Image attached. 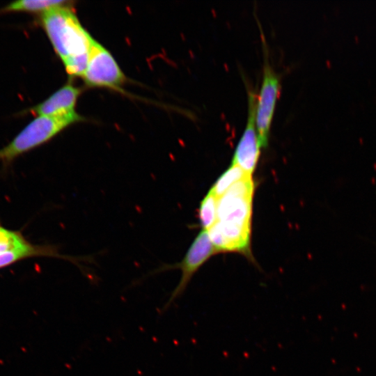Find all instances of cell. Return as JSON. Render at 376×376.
I'll list each match as a JSON object with an SVG mask.
<instances>
[{"mask_svg": "<svg viewBox=\"0 0 376 376\" xmlns=\"http://www.w3.org/2000/svg\"><path fill=\"white\" fill-rule=\"evenodd\" d=\"M40 22L62 62L89 54L94 39L82 26L70 6L47 11L41 15Z\"/></svg>", "mask_w": 376, "mask_h": 376, "instance_id": "1", "label": "cell"}, {"mask_svg": "<svg viewBox=\"0 0 376 376\" xmlns=\"http://www.w3.org/2000/svg\"><path fill=\"white\" fill-rule=\"evenodd\" d=\"M77 112L61 116H36L6 146L0 149V162H10L48 142L68 127L82 121Z\"/></svg>", "mask_w": 376, "mask_h": 376, "instance_id": "2", "label": "cell"}, {"mask_svg": "<svg viewBox=\"0 0 376 376\" xmlns=\"http://www.w3.org/2000/svg\"><path fill=\"white\" fill-rule=\"evenodd\" d=\"M254 186L252 176H249L235 183L219 198L217 221L251 230Z\"/></svg>", "mask_w": 376, "mask_h": 376, "instance_id": "3", "label": "cell"}, {"mask_svg": "<svg viewBox=\"0 0 376 376\" xmlns=\"http://www.w3.org/2000/svg\"><path fill=\"white\" fill-rule=\"evenodd\" d=\"M264 54L263 77L256 99V123L261 148L268 145L269 132L281 89V79Z\"/></svg>", "mask_w": 376, "mask_h": 376, "instance_id": "4", "label": "cell"}, {"mask_svg": "<svg viewBox=\"0 0 376 376\" xmlns=\"http://www.w3.org/2000/svg\"><path fill=\"white\" fill-rule=\"evenodd\" d=\"M91 87L120 90L125 76L111 54L101 44L93 40L89 52L86 70L82 77Z\"/></svg>", "mask_w": 376, "mask_h": 376, "instance_id": "5", "label": "cell"}, {"mask_svg": "<svg viewBox=\"0 0 376 376\" xmlns=\"http://www.w3.org/2000/svg\"><path fill=\"white\" fill-rule=\"evenodd\" d=\"M217 252L212 244L207 231L202 230L196 237L181 262L169 266H164L155 271V273L170 269H179L181 271L180 280L162 308L164 312L170 308L173 302L180 297L187 288L190 280L198 269L214 254Z\"/></svg>", "mask_w": 376, "mask_h": 376, "instance_id": "6", "label": "cell"}, {"mask_svg": "<svg viewBox=\"0 0 376 376\" xmlns=\"http://www.w3.org/2000/svg\"><path fill=\"white\" fill-rule=\"evenodd\" d=\"M248 95L247 120L236 146L232 164L237 165L249 175H252L259 159L261 146L256 123L257 95L253 91H249Z\"/></svg>", "mask_w": 376, "mask_h": 376, "instance_id": "7", "label": "cell"}, {"mask_svg": "<svg viewBox=\"0 0 376 376\" xmlns=\"http://www.w3.org/2000/svg\"><path fill=\"white\" fill-rule=\"evenodd\" d=\"M81 89L67 84L44 101L29 109L27 112L36 116H61L75 113V107Z\"/></svg>", "mask_w": 376, "mask_h": 376, "instance_id": "8", "label": "cell"}, {"mask_svg": "<svg viewBox=\"0 0 376 376\" xmlns=\"http://www.w3.org/2000/svg\"><path fill=\"white\" fill-rule=\"evenodd\" d=\"M52 257L68 260L80 266L81 260L86 258L63 255L54 245H37L29 242L25 245L0 253V268L5 267L19 260L32 257Z\"/></svg>", "mask_w": 376, "mask_h": 376, "instance_id": "9", "label": "cell"}, {"mask_svg": "<svg viewBox=\"0 0 376 376\" xmlns=\"http://www.w3.org/2000/svg\"><path fill=\"white\" fill-rule=\"evenodd\" d=\"M70 1L61 0H20L6 5L2 13H43L52 9L70 6Z\"/></svg>", "mask_w": 376, "mask_h": 376, "instance_id": "10", "label": "cell"}, {"mask_svg": "<svg viewBox=\"0 0 376 376\" xmlns=\"http://www.w3.org/2000/svg\"><path fill=\"white\" fill-rule=\"evenodd\" d=\"M249 176L242 169L235 164L231 165L216 180L210 191L217 197L222 196L235 183Z\"/></svg>", "mask_w": 376, "mask_h": 376, "instance_id": "11", "label": "cell"}, {"mask_svg": "<svg viewBox=\"0 0 376 376\" xmlns=\"http://www.w3.org/2000/svg\"><path fill=\"white\" fill-rule=\"evenodd\" d=\"M217 198L210 191L202 200L198 209L200 224L203 230L207 231L217 220Z\"/></svg>", "mask_w": 376, "mask_h": 376, "instance_id": "12", "label": "cell"}, {"mask_svg": "<svg viewBox=\"0 0 376 376\" xmlns=\"http://www.w3.org/2000/svg\"><path fill=\"white\" fill-rule=\"evenodd\" d=\"M28 242L20 233L0 226V253L22 246Z\"/></svg>", "mask_w": 376, "mask_h": 376, "instance_id": "13", "label": "cell"}]
</instances>
